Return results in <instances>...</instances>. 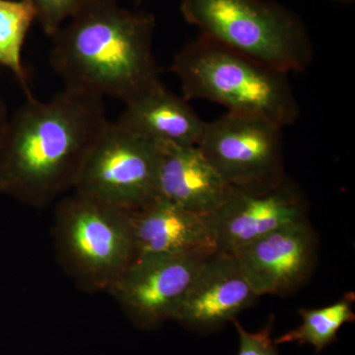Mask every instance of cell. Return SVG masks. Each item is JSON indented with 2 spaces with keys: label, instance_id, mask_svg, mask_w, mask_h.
Returning <instances> with one entry per match:
<instances>
[{
  "label": "cell",
  "instance_id": "cell-1",
  "mask_svg": "<svg viewBox=\"0 0 355 355\" xmlns=\"http://www.w3.org/2000/svg\"><path fill=\"white\" fill-rule=\"evenodd\" d=\"M109 123L104 99L83 91L64 87L46 101L27 96L0 146V193L34 209L64 197Z\"/></svg>",
  "mask_w": 355,
  "mask_h": 355
},
{
  "label": "cell",
  "instance_id": "cell-2",
  "mask_svg": "<svg viewBox=\"0 0 355 355\" xmlns=\"http://www.w3.org/2000/svg\"><path fill=\"white\" fill-rule=\"evenodd\" d=\"M155 27L151 13L94 0L51 37V69L65 88L127 103L161 81Z\"/></svg>",
  "mask_w": 355,
  "mask_h": 355
},
{
  "label": "cell",
  "instance_id": "cell-3",
  "mask_svg": "<svg viewBox=\"0 0 355 355\" xmlns=\"http://www.w3.org/2000/svg\"><path fill=\"white\" fill-rule=\"evenodd\" d=\"M172 71L183 97L222 105L279 128L293 125L300 106L288 73L200 35L175 55Z\"/></svg>",
  "mask_w": 355,
  "mask_h": 355
},
{
  "label": "cell",
  "instance_id": "cell-4",
  "mask_svg": "<svg viewBox=\"0 0 355 355\" xmlns=\"http://www.w3.org/2000/svg\"><path fill=\"white\" fill-rule=\"evenodd\" d=\"M53 240L58 263L87 293H109L135 258L128 212L74 191L57 203Z\"/></svg>",
  "mask_w": 355,
  "mask_h": 355
},
{
  "label": "cell",
  "instance_id": "cell-5",
  "mask_svg": "<svg viewBox=\"0 0 355 355\" xmlns=\"http://www.w3.org/2000/svg\"><path fill=\"white\" fill-rule=\"evenodd\" d=\"M182 15L202 35L286 72H303L314 48L303 21L268 0H182Z\"/></svg>",
  "mask_w": 355,
  "mask_h": 355
},
{
  "label": "cell",
  "instance_id": "cell-6",
  "mask_svg": "<svg viewBox=\"0 0 355 355\" xmlns=\"http://www.w3.org/2000/svg\"><path fill=\"white\" fill-rule=\"evenodd\" d=\"M162 146L120 123H109L89 151L73 191L123 211L158 198Z\"/></svg>",
  "mask_w": 355,
  "mask_h": 355
},
{
  "label": "cell",
  "instance_id": "cell-7",
  "mask_svg": "<svg viewBox=\"0 0 355 355\" xmlns=\"http://www.w3.org/2000/svg\"><path fill=\"white\" fill-rule=\"evenodd\" d=\"M282 130L257 116L227 112L205 121L197 147L233 188L270 183L286 175Z\"/></svg>",
  "mask_w": 355,
  "mask_h": 355
},
{
  "label": "cell",
  "instance_id": "cell-8",
  "mask_svg": "<svg viewBox=\"0 0 355 355\" xmlns=\"http://www.w3.org/2000/svg\"><path fill=\"white\" fill-rule=\"evenodd\" d=\"M207 219L217 251L232 254L263 236L308 219V202L286 174L270 183L233 188Z\"/></svg>",
  "mask_w": 355,
  "mask_h": 355
},
{
  "label": "cell",
  "instance_id": "cell-9",
  "mask_svg": "<svg viewBox=\"0 0 355 355\" xmlns=\"http://www.w3.org/2000/svg\"><path fill=\"white\" fill-rule=\"evenodd\" d=\"M209 256L135 258L109 294L137 327L155 328L173 320L200 266Z\"/></svg>",
  "mask_w": 355,
  "mask_h": 355
},
{
  "label": "cell",
  "instance_id": "cell-10",
  "mask_svg": "<svg viewBox=\"0 0 355 355\" xmlns=\"http://www.w3.org/2000/svg\"><path fill=\"white\" fill-rule=\"evenodd\" d=\"M232 256L259 297L288 295L312 277L318 235L305 219L250 243Z\"/></svg>",
  "mask_w": 355,
  "mask_h": 355
},
{
  "label": "cell",
  "instance_id": "cell-11",
  "mask_svg": "<svg viewBox=\"0 0 355 355\" xmlns=\"http://www.w3.org/2000/svg\"><path fill=\"white\" fill-rule=\"evenodd\" d=\"M259 298L234 257L217 251L203 261L173 320L209 334L234 321Z\"/></svg>",
  "mask_w": 355,
  "mask_h": 355
},
{
  "label": "cell",
  "instance_id": "cell-12",
  "mask_svg": "<svg viewBox=\"0 0 355 355\" xmlns=\"http://www.w3.org/2000/svg\"><path fill=\"white\" fill-rule=\"evenodd\" d=\"M135 240V258L148 256L211 254L216 236L207 216L157 198L128 214Z\"/></svg>",
  "mask_w": 355,
  "mask_h": 355
},
{
  "label": "cell",
  "instance_id": "cell-13",
  "mask_svg": "<svg viewBox=\"0 0 355 355\" xmlns=\"http://www.w3.org/2000/svg\"><path fill=\"white\" fill-rule=\"evenodd\" d=\"M161 146L158 198L203 216L227 200L233 187L197 146Z\"/></svg>",
  "mask_w": 355,
  "mask_h": 355
},
{
  "label": "cell",
  "instance_id": "cell-14",
  "mask_svg": "<svg viewBox=\"0 0 355 355\" xmlns=\"http://www.w3.org/2000/svg\"><path fill=\"white\" fill-rule=\"evenodd\" d=\"M116 123L159 144L197 146L205 121L188 101L158 83L125 103Z\"/></svg>",
  "mask_w": 355,
  "mask_h": 355
},
{
  "label": "cell",
  "instance_id": "cell-15",
  "mask_svg": "<svg viewBox=\"0 0 355 355\" xmlns=\"http://www.w3.org/2000/svg\"><path fill=\"white\" fill-rule=\"evenodd\" d=\"M354 301V292H349L333 304L311 309L302 308L298 311L301 324L275 338V343L277 345L292 343L310 345L319 354L336 342L338 331L345 324L355 321Z\"/></svg>",
  "mask_w": 355,
  "mask_h": 355
},
{
  "label": "cell",
  "instance_id": "cell-16",
  "mask_svg": "<svg viewBox=\"0 0 355 355\" xmlns=\"http://www.w3.org/2000/svg\"><path fill=\"white\" fill-rule=\"evenodd\" d=\"M35 20L37 10L32 0H0V65L12 72L26 96L32 94L28 87L22 50Z\"/></svg>",
  "mask_w": 355,
  "mask_h": 355
},
{
  "label": "cell",
  "instance_id": "cell-17",
  "mask_svg": "<svg viewBox=\"0 0 355 355\" xmlns=\"http://www.w3.org/2000/svg\"><path fill=\"white\" fill-rule=\"evenodd\" d=\"M93 1L94 0H32L37 10V21L49 37L55 36L65 22Z\"/></svg>",
  "mask_w": 355,
  "mask_h": 355
},
{
  "label": "cell",
  "instance_id": "cell-18",
  "mask_svg": "<svg viewBox=\"0 0 355 355\" xmlns=\"http://www.w3.org/2000/svg\"><path fill=\"white\" fill-rule=\"evenodd\" d=\"M273 320L270 317L261 331H248L241 323L235 319L234 324L239 336V352L237 355H279L277 345L272 338Z\"/></svg>",
  "mask_w": 355,
  "mask_h": 355
},
{
  "label": "cell",
  "instance_id": "cell-19",
  "mask_svg": "<svg viewBox=\"0 0 355 355\" xmlns=\"http://www.w3.org/2000/svg\"><path fill=\"white\" fill-rule=\"evenodd\" d=\"M8 110H7L6 102L0 96V146L3 141L4 135H6L7 125L9 121Z\"/></svg>",
  "mask_w": 355,
  "mask_h": 355
},
{
  "label": "cell",
  "instance_id": "cell-20",
  "mask_svg": "<svg viewBox=\"0 0 355 355\" xmlns=\"http://www.w3.org/2000/svg\"><path fill=\"white\" fill-rule=\"evenodd\" d=\"M333 1L340 2V3L349 4L354 2V0H333Z\"/></svg>",
  "mask_w": 355,
  "mask_h": 355
},
{
  "label": "cell",
  "instance_id": "cell-21",
  "mask_svg": "<svg viewBox=\"0 0 355 355\" xmlns=\"http://www.w3.org/2000/svg\"><path fill=\"white\" fill-rule=\"evenodd\" d=\"M135 1H140V0H135Z\"/></svg>",
  "mask_w": 355,
  "mask_h": 355
}]
</instances>
